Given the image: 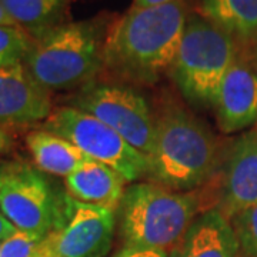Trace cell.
<instances>
[{"instance_id":"29","label":"cell","mask_w":257,"mask_h":257,"mask_svg":"<svg viewBox=\"0 0 257 257\" xmlns=\"http://www.w3.org/2000/svg\"><path fill=\"white\" fill-rule=\"evenodd\" d=\"M0 247H2V241H0Z\"/></svg>"},{"instance_id":"3","label":"cell","mask_w":257,"mask_h":257,"mask_svg":"<svg viewBox=\"0 0 257 257\" xmlns=\"http://www.w3.org/2000/svg\"><path fill=\"white\" fill-rule=\"evenodd\" d=\"M107 19L64 22L37 37L25 67L49 92L80 89L104 69Z\"/></svg>"},{"instance_id":"19","label":"cell","mask_w":257,"mask_h":257,"mask_svg":"<svg viewBox=\"0 0 257 257\" xmlns=\"http://www.w3.org/2000/svg\"><path fill=\"white\" fill-rule=\"evenodd\" d=\"M243 257H257V206L240 211L230 219Z\"/></svg>"},{"instance_id":"25","label":"cell","mask_w":257,"mask_h":257,"mask_svg":"<svg viewBox=\"0 0 257 257\" xmlns=\"http://www.w3.org/2000/svg\"><path fill=\"white\" fill-rule=\"evenodd\" d=\"M10 143H12V138L10 135L5 130L3 127H0V153L6 152L10 147Z\"/></svg>"},{"instance_id":"16","label":"cell","mask_w":257,"mask_h":257,"mask_svg":"<svg viewBox=\"0 0 257 257\" xmlns=\"http://www.w3.org/2000/svg\"><path fill=\"white\" fill-rule=\"evenodd\" d=\"M199 15L229 33L240 46L257 39V0H199Z\"/></svg>"},{"instance_id":"28","label":"cell","mask_w":257,"mask_h":257,"mask_svg":"<svg viewBox=\"0 0 257 257\" xmlns=\"http://www.w3.org/2000/svg\"><path fill=\"white\" fill-rule=\"evenodd\" d=\"M0 182H2V166H0Z\"/></svg>"},{"instance_id":"5","label":"cell","mask_w":257,"mask_h":257,"mask_svg":"<svg viewBox=\"0 0 257 257\" xmlns=\"http://www.w3.org/2000/svg\"><path fill=\"white\" fill-rule=\"evenodd\" d=\"M240 57V45L199 13H190L170 77L186 100L213 109L226 73Z\"/></svg>"},{"instance_id":"8","label":"cell","mask_w":257,"mask_h":257,"mask_svg":"<svg viewBox=\"0 0 257 257\" xmlns=\"http://www.w3.org/2000/svg\"><path fill=\"white\" fill-rule=\"evenodd\" d=\"M69 106L101 120L147 157L153 152L156 114L135 87L92 80L79 89Z\"/></svg>"},{"instance_id":"13","label":"cell","mask_w":257,"mask_h":257,"mask_svg":"<svg viewBox=\"0 0 257 257\" xmlns=\"http://www.w3.org/2000/svg\"><path fill=\"white\" fill-rule=\"evenodd\" d=\"M169 257H243L230 220L216 207L202 211Z\"/></svg>"},{"instance_id":"7","label":"cell","mask_w":257,"mask_h":257,"mask_svg":"<svg viewBox=\"0 0 257 257\" xmlns=\"http://www.w3.org/2000/svg\"><path fill=\"white\" fill-rule=\"evenodd\" d=\"M63 193L36 166H2L0 211L20 231L47 237L59 220Z\"/></svg>"},{"instance_id":"15","label":"cell","mask_w":257,"mask_h":257,"mask_svg":"<svg viewBox=\"0 0 257 257\" xmlns=\"http://www.w3.org/2000/svg\"><path fill=\"white\" fill-rule=\"evenodd\" d=\"M26 147L35 166L46 175L67 177L93 162L73 143L45 128L30 132Z\"/></svg>"},{"instance_id":"2","label":"cell","mask_w":257,"mask_h":257,"mask_svg":"<svg viewBox=\"0 0 257 257\" xmlns=\"http://www.w3.org/2000/svg\"><path fill=\"white\" fill-rule=\"evenodd\" d=\"M147 177L175 192H192L217 175L220 149L211 128L192 111L169 104L156 113Z\"/></svg>"},{"instance_id":"21","label":"cell","mask_w":257,"mask_h":257,"mask_svg":"<svg viewBox=\"0 0 257 257\" xmlns=\"http://www.w3.org/2000/svg\"><path fill=\"white\" fill-rule=\"evenodd\" d=\"M111 257H169V251L156 250V248H140L121 246Z\"/></svg>"},{"instance_id":"17","label":"cell","mask_w":257,"mask_h":257,"mask_svg":"<svg viewBox=\"0 0 257 257\" xmlns=\"http://www.w3.org/2000/svg\"><path fill=\"white\" fill-rule=\"evenodd\" d=\"M73 0H0L12 19L33 37L64 23Z\"/></svg>"},{"instance_id":"20","label":"cell","mask_w":257,"mask_h":257,"mask_svg":"<svg viewBox=\"0 0 257 257\" xmlns=\"http://www.w3.org/2000/svg\"><path fill=\"white\" fill-rule=\"evenodd\" d=\"M45 239L46 237L18 230L2 241L0 257H42L46 253Z\"/></svg>"},{"instance_id":"10","label":"cell","mask_w":257,"mask_h":257,"mask_svg":"<svg viewBox=\"0 0 257 257\" xmlns=\"http://www.w3.org/2000/svg\"><path fill=\"white\" fill-rule=\"evenodd\" d=\"M216 209L227 219L257 206V130L237 138L220 157Z\"/></svg>"},{"instance_id":"9","label":"cell","mask_w":257,"mask_h":257,"mask_svg":"<svg viewBox=\"0 0 257 257\" xmlns=\"http://www.w3.org/2000/svg\"><path fill=\"white\" fill-rule=\"evenodd\" d=\"M116 226V211L79 202L64 189L60 216L45 239V251L55 257H106Z\"/></svg>"},{"instance_id":"14","label":"cell","mask_w":257,"mask_h":257,"mask_svg":"<svg viewBox=\"0 0 257 257\" xmlns=\"http://www.w3.org/2000/svg\"><path fill=\"white\" fill-rule=\"evenodd\" d=\"M126 180L106 165L92 162L64 177V189L79 202L117 211L126 192Z\"/></svg>"},{"instance_id":"22","label":"cell","mask_w":257,"mask_h":257,"mask_svg":"<svg viewBox=\"0 0 257 257\" xmlns=\"http://www.w3.org/2000/svg\"><path fill=\"white\" fill-rule=\"evenodd\" d=\"M16 231H18V229H16V227L6 219V216L0 211V241L6 240L8 237H10L13 233H16Z\"/></svg>"},{"instance_id":"1","label":"cell","mask_w":257,"mask_h":257,"mask_svg":"<svg viewBox=\"0 0 257 257\" xmlns=\"http://www.w3.org/2000/svg\"><path fill=\"white\" fill-rule=\"evenodd\" d=\"M190 13L186 0L130 8L107 32L104 69L124 82L156 84L173 66Z\"/></svg>"},{"instance_id":"27","label":"cell","mask_w":257,"mask_h":257,"mask_svg":"<svg viewBox=\"0 0 257 257\" xmlns=\"http://www.w3.org/2000/svg\"><path fill=\"white\" fill-rule=\"evenodd\" d=\"M42 257H55V256H52V254H49V253H45Z\"/></svg>"},{"instance_id":"18","label":"cell","mask_w":257,"mask_h":257,"mask_svg":"<svg viewBox=\"0 0 257 257\" xmlns=\"http://www.w3.org/2000/svg\"><path fill=\"white\" fill-rule=\"evenodd\" d=\"M33 36L20 26H0V69L25 63Z\"/></svg>"},{"instance_id":"6","label":"cell","mask_w":257,"mask_h":257,"mask_svg":"<svg viewBox=\"0 0 257 257\" xmlns=\"http://www.w3.org/2000/svg\"><path fill=\"white\" fill-rule=\"evenodd\" d=\"M42 127L79 147L93 162L106 165L135 183L147 175L149 159L127 143L116 130L86 111L72 106L53 109Z\"/></svg>"},{"instance_id":"11","label":"cell","mask_w":257,"mask_h":257,"mask_svg":"<svg viewBox=\"0 0 257 257\" xmlns=\"http://www.w3.org/2000/svg\"><path fill=\"white\" fill-rule=\"evenodd\" d=\"M53 111L50 92L25 64L0 69V127L40 123Z\"/></svg>"},{"instance_id":"26","label":"cell","mask_w":257,"mask_h":257,"mask_svg":"<svg viewBox=\"0 0 257 257\" xmlns=\"http://www.w3.org/2000/svg\"><path fill=\"white\" fill-rule=\"evenodd\" d=\"M251 64H253V67H254V70L257 72V39L256 42H254V45H253V53H251Z\"/></svg>"},{"instance_id":"23","label":"cell","mask_w":257,"mask_h":257,"mask_svg":"<svg viewBox=\"0 0 257 257\" xmlns=\"http://www.w3.org/2000/svg\"><path fill=\"white\" fill-rule=\"evenodd\" d=\"M176 0H133L132 8L136 9H143V8H155V6H162V5H167Z\"/></svg>"},{"instance_id":"12","label":"cell","mask_w":257,"mask_h":257,"mask_svg":"<svg viewBox=\"0 0 257 257\" xmlns=\"http://www.w3.org/2000/svg\"><path fill=\"white\" fill-rule=\"evenodd\" d=\"M213 110L217 126L226 135L257 123V72L241 55L224 76Z\"/></svg>"},{"instance_id":"4","label":"cell","mask_w":257,"mask_h":257,"mask_svg":"<svg viewBox=\"0 0 257 257\" xmlns=\"http://www.w3.org/2000/svg\"><path fill=\"white\" fill-rule=\"evenodd\" d=\"M199 207L190 192L135 182L126 187L116 211L121 246L170 251L200 214Z\"/></svg>"},{"instance_id":"24","label":"cell","mask_w":257,"mask_h":257,"mask_svg":"<svg viewBox=\"0 0 257 257\" xmlns=\"http://www.w3.org/2000/svg\"><path fill=\"white\" fill-rule=\"evenodd\" d=\"M0 26H19L18 23L8 13V10L3 8L2 3H0Z\"/></svg>"}]
</instances>
